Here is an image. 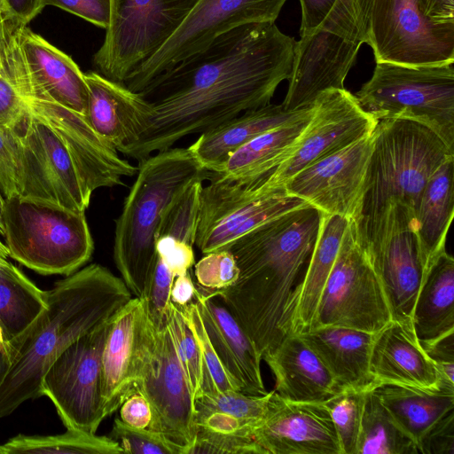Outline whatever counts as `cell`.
<instances>
[{
  "label": "cell",
  "mask_w": 454,
  "mask_h": 454,
  "mask_svg": "<svg viewBox=\"0 0 454 454\" xmlns=\"http://www.w3.org/2000/svg\"><path fill=\"white\" fill-rule=\"evenodd\" d=\"M371 390V389H370ZM367 390L341 389L321 402L333 423L341 454H357L364 395Z\"/></svg>",
  "instance_id": "obj_38"
},
{
  "label": "cell",
  "mask_w": 454,
  "mask_h": 454,
  "mask_svg": "<svg viewBox=\"0 0 454 454\" xmlns=\"http://www.w3.org/2000/svg\"><path fill=\"white\" fill-rule=\"evenodd\" d=\"M372 391L418 449L421 439L432 426L454 410V388L441 387L437 389H425L380 384Z\"/></svg>",
  "instance_id": "obj_32"
},
{
  "label": "cell",
  "mask_w": 454,
  "mask_h": 454,
  "mask_svg": "<svg viewBox=\"0 0 454 454\" xmlns=\"http://www.w3.org/2000/svg\"><path fill=\"white\" fill-rule=\"evenodd\" d=\"M10 14L27 25L43 9L42 0H6Z\"/></svg>",
  "instance_id": "obj_56"
},
{
  "label": "cell",
  "mask_w": 454,
  "mask_h": 454,
  "mask_svg": "<svg viewBox=\"0 0 454 454\" xmlns=\"http://www.w3.org/2000/svg\"><path fill=\"white\" fill-rule=\"evenodd\" d=\"M20 47L33 77L58 102L85 116L88 87L71 57L23 25Z\"/></svg>",
  "instance_id": "obj_29"
},
{
  "label": "cell",
  "mask_w": 454,
  "mask_h": 454,
  "mask_svg": "<svg viewBox=\"0 0 454 454\" xmlns=\"http://www.w3.org/2000/svg\"><path fill=\"white\" fill-rule=\"evenodd\" d=\"M0 192L5 199L20 196L17 149L11 130L0 127Z\"/></svg>",
  "instance_id": "obj_46"
},
{
  "label": "cell",
  "mask_w": 454,
  "mask_h": 454,
  "mask_svg": "<svg viewBox=\"0 0 454 454\" xmlns=\"http://www.w3.org/2000/svg\"><path fill=\"white\" fill-rule=\"evenodd\" d=\"M287 0H199L164 45L124 85L141 91L153 78L243 25L275 22Z\"/></svg>",
  "instance_id": "obj_15"
},
{
  "label": "cell",
  "mask_w": 454,
  "mask_h": 454,
  "mask_svg": "<svg viewBox=\"0 0 454 454\" xmlns=\"http://www.w3.org/2000/svg\"><path fill=\"white\" fill-rule=\"evenodd\" d=\"M178 309H180L185 315L192 329L197 337L201 350L205 372L202 386V395L215 391H240L239 386L232 380V379L224 370L216 355L215 350L210 342L196 301V296L195 299L186 307Z\"/></svg>",
  "instance_id": "obj_41"
},
{
  "label": "cell",
  "mask_w": 454,
  "mask_h": 454,
  "mask_svg": "<svg viewBox=\"0 0 454 454\" xmlns=\"http://www.w3.org/2000/svg\"><path fill=\"white\" fill-rule=\"evenodd\" d=\"M313 111V104L299 110H286L283 105L268 104L250 109L205 131L188 148L209 172L215 171L240 146L259 135L284 124L299 121Z\"/></svg>",
  "instance_id": "obj_26"
},
{
  "label": "cell",
  "mask_w": 454,
  "mask_h": 454,
  "mask_svg": "<svg viewBox=\"0 0 454 454\" xmlns=\"http://www.w3.org/2000/svg\"><path fill=\"white\" fill-rule=\"evenodd\" d=\"M419 449L420 454H454V410L432 426Z\"/></svg>",
  "instance_id": "obj_50"
},
{
  "label": "cell",
  "mask_w": 454,
  "mask_h": 454,
  "mask_svg": "<svg viewBox=\"0 0 454 454\" xmlns=\"http://www.w3.org/2000/svg\"><path fill=\"white\" fill-rule=\"evenodd\" d=\"M193 266L197 286L208 292L232 286L239 275L234 255L229 249L204 254Z\"/></svg>",
  "instance_id": "obj_44"
},
{
  "label": "cell",
  "mask_w": 454,
  "mask_h": 454,
  "mask_svg": "<svg viewBox=\"0 0 454 454\" xmlns=\"http://www.w3.org/2000/svg\"><path fill=\"white\" fill-rule=\"evenodd\" d=\"M155 249L175 277L190 272L195 264L193 246L175 239L166 236L156 237Z\"/></svg>",
  "instance_id": "obj_49"
},
{
  "label": "cell",
  "mask_w": 454,
  "mask_h": 454,
  "mask_svg": "<svg viewBox=\"0 0 454 454\" xmlns=\"http://www.w3.org/2000/svg\"><path fill=\"white\" fill-rule=\"evenodd\" d=\"M10 130L19 159L20 197L85 211L92 192L55 132L27 107L22 121Z\"/></svg>",
  "instance_id": "obj_14"
},
{
  "label": "cell",
  "mask_w": 454,
  "mask_h": 454,
  "mask_svg": "<svg viewBox=\"0 0 454 454\" xmlns=\"http://www.w3.org/2000/svg\"><path fill=\"white\" fill-rule=\"evenodd\" d=\"M109 437L119 444L124 453L185 454L184 446L163 434L149 428L129 427L120 418H115Z\"/></svg>",
  "instance_id": "obj_43"
},
{
  "label": "cell",
  "mask_w": 454,
  "mask_h": 454,
  "mask_svg": "<svg viewBox=\"0 0 454 454\" xmlns=\"http://www.w3.org/2000/svg\"><path fill=\"white\" fill-rule=\"evenodd\" d=\"M262 359L274 375V390L284 399L321 403L340 391L326 366L299 334L286 336Z\"/></svg>",
  "instance_id": "obj_25"
},
{
  "label": "cell",
  "mask_w": 454,
  "mask_h": 454,
  "mask_svg": "<svg viewBox=\"0 0 454 454\" xmlns=\"http://www.w3.org/2000/svg\"><path fill=\"white\" fill-rule=\"evenodd\" d=\"M88 87L86 119L117 152L126 154L138 139L149 112L137 92L98 72L84 73Z\"/></svg>",
  "instance_id": "obj_23"
},
{
  "label": "cell",
  "mask_w": 454,
  "mask_h": 454,
  "mask_svg": "<svg viewBox=\"0 0 454 454\" xmlns=\"http://www.w3.org/2000/svg\"><path fill=\"white\" fill-rule=\"evenodd\" d=\"M196 301L210 342L228 375L241 392L265 395L262 357L222 300L196 286Z\"/></svg>",
  "instance_id": "obj_22"
},
{
  "label": "cell",
  "mask_w": 454,
  "mask_h": 454,
  "mask_svg": "<svg viewBox=\"0 0 454 454\" xmlns=\"http://www.w3.org/2000/svg\"><path fill=\"white\" fill-rule=\"evenodd\" d=\"M10 367V359L5 348H0V386Z\"/></svg>",
  "instance_id": "obj_57"
},
{
  "label": "cell",
  "mask_w": 454,
  "mask_h": 454,
  "mask_svg": "<svg viewBox=\"0 0 454 454\" xmlns=\"http://www.w3.org/2000/svg\"><path fill=\"white\" fill-rule=\"evenodd\" d=\"M299 335L326 366L340 390H370L377 386L370 371L374 333L324 326Z\"/></svg>",
  "instance_id": "obj_27"
},
{
  "label": "cell",
  "mask_w": 454,
  "mask_h": 454,
  "mask_svg": "<svg viewBox=\"0 0 454 454\" xmlns=\"http://www.w3.org/2000/svg\"><path fill=\"white\" fill-rule=\"evenodd\" d=\"M391 321L381 283L349 219L310 329L337 326L376 333Z\"/></svg>",
  "instance_id": "obj_11"
},
{
  "label": "cell",
  "mask_w": 454,
  "mask_h": 454,
  "mask_svg": "<svg viewBox=\"0 0 454 454\" xmlns=\"http://www.w3.org/2000/svg\"><path fill=\"white\" fill-rule=\"evenodd\" d=\"M454 62L407 66L376 62L371 79L355 95L377 121L419 122L454 151Z\"/></svg>",
  "instance_id": "obj_8"
},
{
  "label": "cell",
  "mask_w": 454,
  "mask_h": 454,
  "mask_svg": "<svg viewBox=\"0 0 454 454\" xmlns=\"http://www.w3.org/2000/svg\"><path fill=\"white\" fill-rule=\"evenodd\" d=\"M199 0H111L102 45L92 63L123 83L177 30Z\"/></svg>",
  "instance_id": "obj_10"
},
{
  "label": "cell",
  "mask_w": 454,
  "mask_h": 454,
  "mask_svg": "<svg viewBox=\"0 0 454 454\" xmlns=\"http://www.w3.org/2000/svg\"><path fill=\"white\" fill-rule=\"evenodd\" d=\"M370 371L377 386L442 387L438 370L417 340L412 326L399 321L392 320L374 333Z\"/></svg>",
  "instance_id": "obj_24"
},
{
  "label": "cell",
  "mask_w": 454,
  "mask_h": 454,
  "mask_svg": "<svg viewBox=\"0 0 454 454\" xmlns=\"http://www.w3.org/2000/svg\"><path fill=\"white\" fill-rule=\"evenodd\" d=\"M378 121L345 88L323 91L314 101L312 115L289 156L262 175L263 184L270 188L284 186L312 163L371 135Z\"/></svg>",
  "instance_id": "obj_17"
},
{
  "label": "cell",
  "mask_w": 454,
  "mask_h": 454,
  "mask_svg": "<svg viewBox=\"0 0 454 454\" xmlns=\"http://www.w3.org/2000/svg\"><path fill=\"white\" fill-rule=\"evenodd\" d=\"M419 11L431 20L454 23V0H416Z\"/></svg>",
  "instance_id": "obj_54"
},
{
  "label": "cell",
  "mask_w": 454,
  "mask_h": 454,
  "mask_svg": "<svg viewBox=\"0 0 454 454\" xmlns=\"http://www.w3.org/2000/svg\"><path fill=\"white\" fill-rule=\"evenodd\" d=\"M312 113L253 138L237 149L213 173L232 179H254L272 171L289 156Z\"/></svg>",
  "instance_id": "obj_33"
},
{
  "label": "cell",
  "mask_w": 454,
  "mask_h": 454,
  "mask_svg": "<svg viewBox=\"0 0 454 454\" xmlns=\"http://www.w3.org/2000/svg\"><path fill=\"white\" fill-rule=\"evenodd\" d=\"M373 132L298 172L286 190L324 214L355 219L364 194Z\"/></svg>",
  "instance_id": "obj_18"
},
{
  "label": "cell",
  "mask_w": 454,
  "mask_h": 454,
  "mask_svg": "<svg viewBox=\"0 0 454 454\" xmlns=\"http://www.w3.org/2000/svg\"><path fill=\"white\" fill-rule=\"evenodd\" d=\"M26 114V106L4 64L0 61V127L14 129Z\"/></svg>",
  "instance_id": "obj_47"
},
{
  "label": "cell",
  "mask_w": 454,
  "mask_h": 454,
  "mask_svg": "<svg viewBox=\"0 0 454 454\" xmlns=\"http://www.w3.org/2000/svg\"><path fill=\"white\" fill-rule=\"evenodd\" d=\"M9 256V250L5 244L0 240V257L7 258Z\"/></svg>",
  "instance_id": "obj_60"
},
{
  "label": "cell",
  "mask_w": 454,
  "mask_h": 454,
  "mask_svg": "<svg viewBox=\"0 0 454 454\" xmlns=\"http://www.w3.org/2000/svg\"><path fill=\"white\" fill-rule=\"evenodd\" d=\"M110 320L72 342L43 374L41 394L52 402L67 429L96 434L106 418L102 353Z\"/></svg>",
  "instance_id": "obj_13"
},
{
  "label": "cell",
  "mask_w": 454,
  "mask_h": 454,
  "mask_svg": "<svg viewBox=\"0 0 454 454\" xmlns=\"http://www.w3.org/2000/svg\"><path fill=\"white\" fill-rule=\"evenodd\" d=\"M44 6L53 5L106 29L111 15V0H42Z\"/></svg>",
  "instance_id": "obj_48"
},
{
  "label": "cell",
  "mask_w": 454,
  "mask_h": 454,
  "mask_svg": "<svg viewBox=\"0 0 454 454\" xmlns=\"http://www.w3.org/2000/svg\"><path fill=\"white\" fill-rule=\"evenodd\" d=\"M301 8V37L317 29L337 0H299Z\"/></svg>",
  "instance_id": "obj_53"
},
{
  "label": "cell",
  "mask_w": 454,
  "mask_h": 454,
  "mask_svg": "<svg viewBox=\"0 0 454 454\" xmlns=\"http://www.w3.org/2000/svg\"><path fill=\"white\" fill-rule=\"evenodd\" d=\"M251 437L263 454H341L333 423L321 403L289 401L275 390Z\"/></svg>",
  "instance_id": "obj_20"
},
{
  "label": "cell",
  "mask_w": 454,
  "mask_h": 454,
  "mask_svg": "<svg viewBox=\"0 0 454 454\" xmlns=\"http://www.w3.org/2000/svg\"><path fill=\"white\" fill-rule=\"evenodd\" d=\"M120 419L126 425L136 428H150L153 411L148 400L136 391L120 406Z\"/></svg>",
  "instance_id": "obj_52"
},
{
  "label": "cell",
  "mask_w": 454,
  "mask_h": 454,
  "mask_svg": "<svg viewBox=\"0 0 454 454\" xmlns=\"http://www.w3.org/2000/svg\"><path fill=\"white\" fill-rule=\"evenodd\" d=\"M174 278L171 270L156 253L139 299L149 321L157 330L165 327L169 321L172 308L170 291Z\"/></svg>",
  "instance_id": "obj_42"
},
{
  "label": "cell",
  "mask_w": 454,
  "mask_h": 454,
  "mask_svg": "<svg viewBox=\"0 0 454 454\" xmlns=\"http://www.w3.org/2000/svg\"><path fill=\"white\" fill-rule=\"evenodd\" d=\"M46 292V309L7 348L10 367L0 386V419L38 398L43 374L72 342L108 322L130 299L121 278L90 264Z\"/></svg>",
  "instance_id": "obj_3"
},
{
  "label": "cell",
  "mask_w": 454,
  "mask_h": 454,
  "mask_svg": "<svg viewBox=\"0 0 454 454\" xmlns=\"http://www.w3.org/2000/svg\"><path fill=\"white\" fill-rule=\"evenodd\" d=\"M207 179L200 191L194 242L203 254L226 249L261 224L308 204L285 186H265L262 176L232 179L209 172Z\"/></svg>",
  "instance_id": "obj_9"
},
{
  "label": "cell",
  "mask_w": 454,
  "mask_h": 454,
  "mask_svg": "<svg viewBox=\"0 0 454 454\" xmlns=\"http://www.w3.org/2000/svg\"><path fill=\"white\" fill-rule=\"evenodd\" d=\"M5 199L0 192V234L4 236V209Z\"/></svg>",
  "instance_id": "obj_58"
},
{
  "label": "cell",
  "mask_w": 454,
  "mask_h": 454,
  "mask_svg": "<svg viewBox=\"0 0 454 454\" xmlns=\"http://www.w3.org/2000/svg\"><path fill=\"white\" fill-rule=\"evenodd\" d=\"M357 454H420L372 389L364 395Z\"/></svg>",
  "instance_id": "obj_35"
},
{
  "label": "cell",
  "mask_w": 454,
  "mask_h": 454,
  "mask_svg": "<svg viewBox=\"0 0 454 454\" xmlns=\"http://www.w3.org/2000/svg\"><path fill=\"white\" fill-rule=\"evenodd\" d=\"M136 391L151 405L153 420L149 429L184 446L187 454L198 432L194 399L178 360L168 324L157 330L148 319Z\"/></svg>",
  "instance_id": "obj_12"
},
{
  "label": "cell",
  "mask_w": 454,
  "mask_h": 454,
  "mask_svg": "<svg viewBox=\"0 0 454 454\" xmlns=\"http://www.w3.org/2000/svg\"><path fill=\"white\" fill-rule=\"evenodd\" d=\"M272 391L265 395H252L238 390L203 394L194 401L196 411L226 412L254 427L266 414Z\"/></svg>",
  "instance_id": "obj_40"
},
{
  "label": "cell",
  "mask_w": 454,
  "mask_h": 454,
  "mask_svg": "<svg viewBox=\"0 0 454 454\" xmlns=\"http://www.w3.org/2000/svg\"><path fill=\"white\" fill-rule=\"evenodd\" d=\"M421 348L434 363L440 375L449 381H453L454 332Z\"/></svg>",
  "instance_id": "obj_51"
},
{
  "label": "cell",
  "mask_w": 454,
  "mask_h": 454,
  "mask_svg": "<svg viewBox=\"0 0 454 454\" xmlns=\"http://www.w3.org/2000/svg\"><path fill=\"white\" fill-rule=\"evenodd\" d=\"M46 308V292L7 258L0 257V333L6 350Z\"/></svg>",
  "instance_id": "obj_34"
},
{
  "label": "cell",
  "mask_w": 454,
  "mask_h": 454,
  "mask_svg": "<svg viewBox=\"0 0 454 454\" xmlns=\"http://www.w3.org/2000/svg\"><path fill=\"white\" fill-rule=\"evenodd\" d=\"M263 454L252 437L221 434L199 429L187 454Z\"/></svg>",
  "instance_id": "obj_45"
},
{
  "label": "cell",
  "mask_w": 454,
  "mask_h": 454,
  "mask_svg": "<svg viewBox=\"0 0 454 454\" xmlns=\"http://www.w3.org/2000/svg\"><path fill=\"white\" fill-rule=\"evenodd\" d=\"M295 44L275 22L250 23L160 74L137 92L149 112L126 156L139 161L184 137L270 104L290 76Z\"/></svg>",
  "instance_id": "obj_1"
},
{
  "label": "cell",
  "mask_w": 454,
  "mask_h": 454,
  "mask_svg": "<svg viewBox=\"0 0 454 454\" xmlns=\"http://www.w3.org/2000/svg\"><path fill=\"white\" fill-rule=\"evenodd\" d=\"M22 25L0 22L1 61L27 109L48 125L63 142L87 188L123 184V177L137 174V168L120 157L117 150L99 137L85 116L54 99L33 77L20 47Z\"/></svg>",
  "instance_id": "obj_6"
},
{
  "label": "cell",
  "mask_w": 454,
  "mask_h": 454,
  "mask_svg": "<svg viewBox=\"0 0 454 454\" xmlns=\"http://www.w3.org/2000/svg\"><path fill=\"white\" fill-rule=\"evenodd\" d=\"M360 240L381 283L392 320L411 325L412 310L425 276L412 223L387 220Z\"/></svg>",
  "instance_id": "obj_19"
},
{
  "label": "cell",
  "mask_w": 454,
  "mask_h": 454,
  "mask_svg": "<svg viewBox=\"0 0 454 454\" xmlns=\"http://www.w3.org/2000/svg\"><path fill=\"white\" fill-rule=\"evenodd\" d=\"M373 137L364 194L353 219L358 231L366 230L392 204L405 207L414 218L429 177L454 155L434 132L409 120L379 121Z\"/></svg>",
  "instance_id": "obj_5"
},
{
  "label": "cell",
  "mask_w": 454,
  "mask_h": 454,
  "mask_svg": "<svg viewBox=\"0 0 454 454\" xmlns=\"http://www.w3.org/2000/svg\"><path fill=\"white\" fill-rule=\"evenodd\" d=\"M323 212L307 204L275 217L229 247L237 281L215 292L255 346L262 360L289 333L286 307L312 252Z\"/></svg>",
  "instance_id": "obj_2"
},
{
  "label": "cell",
  "mask_w": 454,
  "mask_h": 454,
  "mask_svg": "<svg viewBox=\"0 0 454 454\" xmlns=\"http://www.w3.org/2000/svg\"><path fill=\"white\" fill-rule=\"evenodd\" d=\"M454 259L442 253L427 271L411 315L421 347L454 332Z\"/></svg>",
  "instance_id": "obj_31"
},
{
  "label": "cell",
  "mask_w": 454,
  "mask_h": 454,
  "mask_svg": "<svg viewBox=\"0 0 454 454\" xmlns=\"http://www.w3.org/2000/svg\"><path fill=\"white\" fill-rule=\"evenodd\" d=\"M138 162L136 180L115 222L114 261L128 289L141 298L156 254L163 210L190 184L207 179L209 171L188 147L172 146Z\"/></svg>",
  "instance_id": "obj_4"
},
{
  "label": "cell",
  "mask_w": 454,
  "mask_h": 454,
  "mask_svg": "<svg viewBox=\"0 0 454 454\" xmlns=\"http://www.w3.org/2000/svg\"><path fill=\"white\" fill-rule=\"evenodd\" d=\"M148 317L141 299L131 298L110 320L102 353V397L106 417L136 392Z\"/></svg>",
  "instance_id": "obj_21"
},
{
  "label": "cell",
  "mask_w": 454,
  "mask_h": 454,
  "mask_svg": "<svg viewBox=\"0 0 454 454\" xmlns=\"http://www.w3.org/2000/svg\"><path fill=\"white\" fill-rule=\"evenodd\" d=\"M0 348H5V347H4V343H3V340H2L1 333H0Z\"/></svg>",
  "instance_id": "obj_61"
},
{
  "label": "cell",
  "mask_w": 454,
  "mask_h": 454,
  "mask_svg": "<svg viewBox=\"0 0 454 454\" xmlns=\"http://www.w3.org/2000/svg\"><path fill=\"white\" fill-rule=\"evenodd\" d=\"M0 61H1V48H0Z\"/></svg>",
  "instance_id": "obj_63"
},
{
  "label": "cell",
  "mask_w": 454,
  "mask_h": 454,
  "mask_svg": "<svg viewBox=\"0 0 454 454\" xmlns=\"http://www.w3.org/2000/svg\"><path fill=\"white\" fill-rule=\"evenodd\" d=\"M453 176L454 155H450L429 177L416 207L414 231L425 275L437 257L446 251L454 210Z\"/></svg>",
  "instance_id": "obj_30"
},
{
  "label": "cell",
  "mask_w": 454,
  "mask_h": 454,
  "mask_svg": "<svg viewBox=\"0 0 454 454\" xmlns=\"http://www.w3.org/2000/svg\"><path fill=\"white\" fill-rule=\"evenodd\" d=\"M203 181L190 184L165 207L156 237L166 236L194 246Z\"/></svg>",
  "instance_id": "obj_37"
},
{
  "label": "cell",
  "mask_w": 454,
  "mask_h": 454,
  "mask_svg": "<svg viewBox=\"0 0 454 454\" xmlns=\"http://www.w3.org/2000/svg\"><path fill=\"white\" fill-rule=\"evenodd\" d=\"M348 220L342 215L323 213L305 273L287 303L286 314L289 333L300 334L310 329Z\"/></svg>",
  "instance_id": "obj_28"
},
{
  "label": "cell",
  "mask_w": 454,
  "mask_h": 454,
  "mask_svg": "<svg viewBox=\"0 0 454 454\" xmlns=\"http://www.w3.org/2000/svg\"><path fill=\"white\" fill-rule=\"evenodd\" d=\"M0 454H4L3 447L0 445Z\"/></svg>",
  "instance_id": "obj_62"
},
{
  "label": "cell",
  "mask_w": 454,
  "mask_h": 454,
  "mask_svg": "<svg viewBox=\"0 0 454 454\" xmlns=\"http://www.w3.org/2000/svg\"><path fill=\"white\" fill-rule=\"evenodd\" d=\"M4 454H121L119 444L109 436L67 429L56 435L18 434L2 445Z\"/></svg>",
  "instance_id": "obj_36"
},
{
  "label": "cell",
  "mask_w": 454,
  "mask_h": 454,
  "mask_svg": "<svg viewBox=\"0 0 454 454\" xmlns=\"http://www.w3.org/2000/svg\"><path fill=\"white\" fill-rule=\"evenodd\" d=\"M367 44L376 62L426 66L454 62V23L426 17L416 0H373Z\"/></svg>",
  "instance_id": "obj_16"
},
{
  "label": "cell",
  "mask_w": 454,
  "mask_h": 454,
  "mask_svg": "<svg viewBox=\"0 0 454 454\" xmlns=\"http://www.w3.org/2000/svg\"><path fill=\"white\" fill-rule=\"evenodd\" d=\"M4 223L9 256L39 274L68 276L94 250L85 211L13 197L5 199Z\"/></svg>",
  "instance_id": "obj_7"
},
{
  "label": "cell",
  "mask_w": 454,
  "mask_h": 454,
  "mask_svg": "<svg viewBox=\"0 0 454 454\" xmlns=\"http://www.w3.org/2000/svg\"><path fill=\"white\" fill-rule=\"evenodd\" d=\"M168 325L178 360L195 401L202 395L205 372L197 337L184 312L173 304Z\"/></svg>",
  "instance_id": "obj_39"
},
{
  "label": "cell",
  "mask_w": 454,
  "mask_h": 454,
  "mask_svg": "<svg viewBox=\"0 0 454 454\" xmlns=\"http://www.w3.org/2000/svg\"><path fill=\"white\" fill-rule=\"evenodd\" d=\"M197 287L190 272L175 277L171 291V303L177 308H184L190 304L196 296Z\"/></svg>",
  "instance_id": "obj_55"
},
{
  "label": "cell",
  "mask_w": 454,
  "mask_h": 454,
  "mask_svg": "<svg viewBox=\"0 0 454 454\" xmlns=\"http://www.w3.org/2000/svg\"><path fill=\"white\" fill-rule=\"evenodd\" d=\"M10 14V8L6 0H0V18L5 14Z\"/></svg>",
  "instance_id": "obj_59"
}]
</instances>
